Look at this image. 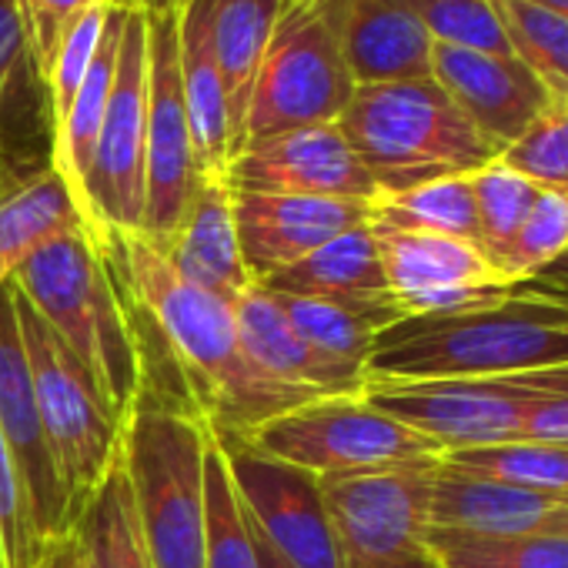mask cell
Segmentation results:
<instances>
[{
	"label": "cell",
	"instance_id": "b9f144b4",
	"mask_svg": "<svg viewBox=\"0 0 568 568\" xmlns=\"http://www.w3.org/2000/svg\"><path fill=\"white\" fill-rule=\"evenodd\" d=\"M518 442H568V365L548 368V395L528 408Z\"/></svg>",
	"mask_w": 568,
	"mask_h": 568
},
{
	"label": "cell",
	"instance_id": "cb8c5ba5",
	"mask_svg": "<svg viewBox=\"0 0 568 568\" xmlns=\"http://www.w3.org/2000/svg\"><path fill=\"white\" fill-rule=\"evenodd\" d=\"M84 224L64 178L48 164L18 171L0 141V284L51 237Z\"/></svg>",
	"mask_w": 568,
	"mask_h": 568
},
{
	"label": "cell",
	"instance_id": "7402d4cb",
	"mask_svg": "<svg viewBox=\"0 0 568 568\" xmlns=\"http://www.w3.org/2000/svg\"><path fill=\"white\" fill-rule=\"evenodd\" d=\"M161 254L187 284L231 305L251 288L254 281L241 261L231 187L224 178H201L178 234L161 247Z\"/></svg>",
	"mask_w": 568,
	"mask_h": 568
},
{
	"label": "cell",
	"instance_id": "9c48e42d",
	"mask_svg": "<svg viewBox=\"0 0 568 568\" xmlns=\"http://www.w3.org/2000/svg\"><path fill=\"white\" fill-rule=\"evenodd\" d=\"M548 395V368L501 378L368 382L365 402L432 438L445 455L521 438L528 408Z\"/></svg>",
	"mask_w": 568,
	"mask_h": 568
},
{
	"label": "cell",
	"instance_id": "60d3db41",
	"mask_svg": "<svg viewBox=\"0 0 568 568\" xmlns=\"http://www.w3.org/2000/svg\"><path fill=\"white\" fill-rule=\"evenodd\" d=\"M21 14V31H24V51H28V68L41 84H48L51 64L61 51V41L74 28V21L91 11L101 0H14Z\"/></svg>",
	"mask_w": 568,
	"mask_h": 568
},
{
	"label": "cell",
	"instance_id": "e575fe53",
	"mask_svg": "<svg viewBox=\"0 0 568 568\" xmlns=\"http://www.w3.org/2000/svg\"><path fill=\"white\" fill-rule=\"evenodd\" d=\"M471 194L478 211V244L485 257L498 267L538 194V184L505 168L501 161H491L471 174Z\"/></svg>",
	"mask_w": 568,
	"mask_h": 568
},
{
	"label": "cell",
	"instance_id": "7bdbcfd3",
	"mask_svg": "<svg viewBox=\"0 0 568 568\" xmlns=\"http://www.w3.org/2000/svg\"><path fill=\"white\" fill-rule=\"evenodd\" d=\"M28 64L24 31L14 0H0V94L11 91L14 74Z\"/></svg>",
	"mask_w": 568,
	"mask_h": 568
},
{
	"label": "cell",
	"instance_id": "30bf717a",
	"mask_svg": "<svg viewBox=\"0 0 568 568\" xmlns=\"http://www.w3.org/2000/svg\"><path fill=\"white\" fill-rule=\"evenodd\" d=\"M442 458L318 475L322 501L345 558L358 568L425 541Z\"/></svg>",
	"mask_w": 568,
	"mask_h": 568
},
{
	"label": "cell",
	"instance_id": "681fc988",
	"mask_svg": "<svg viewBox=\"0 0 568 568\" xmlns=\"http://www.w3.org/2000/svg\"><path fill=\"white\" fill-rule=\"evenodd\" d=\"M531 4H538V8H545V11H551V14L568 21V0H531Z\"/></svg>",
	"mask_w": 568,
	"mask_h": 568
},
{
	"label": "cell",
	"instance_id": "1f68e13d",
	"mask_svg": "<svg viewBox=\"0 0 568 568\" xmlns=\"http://www.w3.org/2000/svg\"><path fill=\"white\" fill-rule=\"evenodd\" d=\"M508 51L545 84L555 101H568V21L531 0H488Z\"/></svg>",
	"mask_w": 568,
	"mask_h": 568
},
{
	"label": "cell",
	"instance_id": "f1b7e54d",
	"mask_svg": "<svg viewBox=\"0 0 568 568\" xmlns=\"http://www.w3.org/2000/svg\"><path fill=\"white\" fill-rule=\"evenodd\" d=\"M74 535L81 545V568H151L121 452L74 521Z\"/></svg>",
	"mask_w": 568,
	"mask_h": 568
},
{
	"label": "cell",
	"instance_id": "d4e9b609",
	"mask_svg": "<svg viewBox=\"0 0 568 568\" xmlns=\"http://www.w3.org/2000/svg\"><path fill=\"white\" fill-rule=\"evenodd\" d=\"M271 295L295 298H328V302H365V305H395L382 254L372 234V221L358 224L328 244L315 247L292 267L274 271L261 281Z\"/></svg>",
	"mask_w": 568,
	"mask_h": 568
},
{
	"label": "cell",
	"instance_id": "5bb4252c",
	"mask_svg": "<svg viewBox=\"0 0 568 568\" xmlns=\"http://www.w3.org/2000/svg\"><path fill=\"white\" fill-rule=\"evenodd\" d=\"M372 234L388 292L405 318L488 308L515 288V281H508L478 244L378 221H372Z\"/></svg>",
	"mask_w": 568,
	"mask_h": 568
},
{
	"label": "cell",
	"instance_id": "8992f818",
	"mask_svg": "<svg viewBox=\"0 0 568 568\" xmlns=\"http://www.w3.org/2000/svg\"><path fill=\"white\" fill-rule=\"evenodd\" d=\"M338 24L342 0H284L247 98L237 151L257 138L342 121L355 81Z\"/></svg>",
	"mask_w": 568,
	"mask_h": 568
},
{
	"label": "cell",
	"instance_id": "f35d334b",
	"mask_svg": "<svg viewBox=\"0 0 568 568\" xmlns=\"http://www.w3.org/2000/svg\"><path fill=\"white\" fill-rule=\"evenodd\" d=\"M44 548L48 545L38 535L18 458L0 432V551H4V568H38Z\"/></svg>",
	"mask_w": 568,
	"mask_h": 568
},
{
	"label": "cell",
	"instance_id": "f546056e",
	"mask_svg": "<svg viewBox=\"0 0 568 568\" xmlns=\"http://www.w3.org/2000/svg\"><path fill=\"white\" fill-rule=\"evenodd\" d=\"M372 221L402 227V231H428V234H445V237L478 244V211H475V194H471V174L428 181L402 194H382L372 204Z\"/></svg>",
	"mask_w": 568,
	"mask_h": 568
},
{
	"label": "cell",
	"instance_id": "2e32d148",
	"mask_svg": "<svg viewBox=\"0 0 568 568\" xmlns=\"http://www.w3.org/2000/svg\"><path fill=\"white\" fill-rule=\"evenodd\" d=\"M0 432H4L18 458L41 541L51 545L71 535L74 528L68 515V495L41 425L31 362L18 318V295L11 281L0 284Z\"/></svg>",
	"mask_w": 568,
	"mask_h": 568
},
{
	"label": "cell",
	"instance_id": "4316f807",
	"mask_svg": "<svg viewBox=\"0 0 568 568\" xmlns=\"http://www.w3.org/2000/svg\"><path fill=\"white\" fill-rule=\"evenodd\" d=\"M284 0H207L211 51L221 71L231 114V158L241 144V124L261 61L267 54Z\"/></svg>",
	"mask_w": 568,
	"mask_h": 568
},
{
	"label": "cell",
	"instance_id": "f907efd6",
	"mask_svg": "<svg viewBox=\"0 0 568 568\" xmlns=\"http://www.w3.org/2000/svg\"><path fill=\"white\" fill-rule=\"evenodd\" d=\"M4 101H8V91H4V94H0V118H4Z\"/></svg>",
	"mask_w": 568,
	"mask_h": 568
},
{
	"label": "cell",
	"instance_id": "3957f363",
	"mask_svg": "<svg viewBox=\"0 0 568 568\" xmlns=\"http://www.w3.org/2000/svg\"><path fill=\"white\" fill-rule=\"evenodd\" d=\"M11 284L88 365L111 412L124 422L148 385V362L101 241L84 224L61 231L14 271Z\"/></svg>",
	"mask_w": 568,
	"mask_h": 568
},
{
	"label": "cell",
	"instance_id": "ee69618b",
	"mask_svg": "<svg viewBox=\"0 0 568 568\" xmlns=\"http://www.w3.org/2000/svg\"><path fill=\"white\" fill-rule=\"evenodd\" d=\"M358 568H442V561L422 541V545H415L408 551H398V555H388V558H378V561H368V565H358Z\"/></svg>",
	"mask_w": 568,
	"mask_h": 568
},
{
	"label": "cell",
	"instance_id": "836d02e7",
	"mask_svg": "<svg viewBox=\"0 0 568 568\" xmlns=\"http://www.w3.org/2000/svg\"><path fill=\"white\" fill-rule=\"evenodd\" d=\"M425 545L442 568H568V538L555 535L488 538L428 528Z\"/></svg>",
	"mask_w": 568,
	"mask_h": 568
},
{
	"label": "cell",
	"instance_id": "d6986e66",
	"mask_svg": "<svg viewBox=\"0 0 568 568\" xmlns=\"http://www.w3.org/2000/svg\"><path fill=\"white\" fill-rule=\"evenodd\" d=\"M428 528L488 535V538H518V535L568 538V491L505 485V481L448 468L442 462L435 475Z\"/></svg>",
	"mask_w": 568,
	"mask_h": 568
},
{
	"label": "cell",
	"instance_id": "d6a6232c",
	"mask_svg": "<svg viewBox=\"0 0 568 568\" xmlns=\"http://www.w3.org/2000/svg\"><path fill=\"white\" fill-rule=\"evenodd\" d=\"M442 462L448 468L505 485L568 491V442H505L468 452H448L442 455Z\"/></svg>",
	"mask_w": 568,
	"mask_h": 568
},
{
	"label": "cell",
	"instance_id": "8d00e7d4",
	"mask_svg": "<svg viewBox=\"0 0 568 568\" xmlns=\"http://www.w3.org/2000/svg\"><path fill=\"white\" fill-rule=\"evenodd\" d=\"M498 161L538 187L568 191V101L551 98V104L498 154Z\"/></svg>",
	"mask_w": 568,
	"mask_h": 568
},
{
	"label": "cell",
	"instance_id": "74e56055",
	"mask_svg": "<svg viewBox=\"0 0 568 568\" xmlns=\"http://www.w3.org/2000/svg\"><path fill=\"white\" fill-rule=\"evenodd\" d=\"M435 44H455L481 54H511L488 0H405Z\"/></svg>",
	"mask_w": 568,
	"mask_h": 568
},
{
	"label": "cell",
	"instance_id": "816d5d0a",
	"mask_svg": "<svg viewBox=\"0 0 568 568\" xmlns=\"http://www.w3.org/2000/svg\"><path fill=\"white\" fill-rule=\"evenodd\" d=\"M0 568H4V551H0Z\"/></svg>",
	"mask_w": 568,
	"mask_h": 568
},
{
	"label": "cell",
	"instance_id": "9a60e30c",
	"mask_svg": "<svg viewBox=\"0 0 568 568\" xmlns=\"http://www.w3.org/2000/svg\"><path fill=\"white\" fill-rule=\"evenodd\" d=\"M224 184L244 194L378 201V184L338 124L295 128L247 141L227 161Z\"/></svg>",
	"mask_w": 568,
	"mask_h": 568
},
{
	"label": "cell",
	"instance_id": "44dd1931",
	"mask_svg": "<svg viewBox=\"0 0 568 568\" xmlns=\"http://www.w3.org/2000/svg\"><path fill=\"white\" fill-rule=\"evenodd\" d=\"M338 31L355 88L432 78L435 41L405 0H342Z\"/></svg>",
	"mask_w": 568,
	"mask_h": 568
},
{
	"label": "cell",
	"instance_id": "ffe728a7",
	"mask_svg": "<svg viewBox=\"0 0 568 568\" xmlns=\"http://www.w3.org/2000/svg\"><path fill=\"white\" fill-rule=\"evenodd\" d=\"M234 322L237 338L247 352V358L274 382L308 392L315 398H358L368 388L365 368L335 362L322 355L315 345H308L288 315L281 312L277 298L264 292L261 284L234 302Z\"/></svg>",
	"mask_w": 568,
	"mask_h": 568
},
{
	"label": "cell",
	"instance_id": "e0dca14e",
	"mask_svg": "<svg viewBox=\"0 0 568 568\" xmlns=\"http://www.w3.org/2000/svg\"><path fill=\"white\" fill-rule=\"evenodd\" d=\"M234 231L244 271L254 284L292 267L332 237L368 224V201L302 197V194H244L231 191Z\"/></svg>",
	"mask_w": 568,
	"mask_h": 568
},
{
	"label": "cell",
	"instance_id": "5b68a950",
	"mask_svg": "<svg viewBox=\"0 0 568 568\" xmlns=\"http://www.w3.org/2000/svg\"><path fill=\"white\" fill-rule=\"evenodd\" d=\"M338 128L378 184V197L442 178H468L501 154L435 78L355 88Z\"/></svg>",
	"mask_w": 568,
	"mask_h": 568
},
{
	"label": "cell",
	"instance_id": "ab89813d",
	"mask_svg": "<svg viewBox=\"0 0 568 568\" xmlns=\"http://www.w3.org/2000/svg\"><path fill=\"white\" fill-rule=\"evenodd\" d=\"M104 21H108V8L104 4H94L91 11H84L74 21V28L61 41V51H58V58L51 64V74H48V84H44L48 88L51 134L68 118L71 101H74V94L84 84V74L91 71V61H94V54L101 48V38H104Z\"/></svg>",
	"mask_w": 568,
	"mask_h": 568
},
{
	"label": "cell",
	"instance_id": "d590c367",
	"mask_svg": "<svg viewBox=\"0 0 568 568\" xmlns=\"http://www.w3.org/2000/svg\"><path fill=\"white\" fill-rule=\"evenodd\" d=\"M568 254V191L538 187L518 234L511 237L498 271L508 281H528Z\"/></svg>",
	"mask_w": 568,
	"mask_h": 568
},
{
	"label": "cell",
	"instance_id": "ac0fdd59",
	"mask_svg": "<svg viewBox=\"0 0 568 568\" xmlns=\"http://www.w3.org/2000/svg\"><path fill=\"white\" fill-rule=\"evenodd\" d=\"M432 78L498 151L515 144L551 104L545 84L515 54H481L455 44H435Z\"/></svg>",
	"mask_w": 568,
	"mask_h": 568
},
{
	"label": "cell",
	"instance_id": "7a4b0ae2",
	"mask_svg": "<svg viewBox=\"0 0 568 568\" xmlns=\"http://www.w3.org/2000/svg\"><path fill=\"white\" fill-rule=\"evenodd\" d=\"M568 365V292L538 277L488 305L402 318L375 338L368 382L501 378Z\"/></svg>",
	"mask_w": 568,
	"mask_h": 568
},
{
	"label": "cell",
	"instance_id": "c3c4849f",
	"mask_svg": "<svg viewBox=\"0 0 568 568\" xmlns=\"http://www.w3.org/2000/svg\"><path fill=\"white\" fill-rule=\"evenodd\" d=\"M251 528H254V521H251ZM254 548H257V565H261V568H292L288 561H284V558L261 538L257 528H254Z\"/></svg>",
	"mask_w": 568,
	"mask_h": 568
},
{
	"label": "cell",
	"instance_id": "f6af8a7d",
	"mask_svg": "<svg viewBox=\"0 0 568 568\" xmlns=\"http://www.w3.org/2000/svg\"><path fill=\"white\" fill-rule=\"evenodd\" d=\"M38 568H81V545H78V535H64L58 541H51L38 561Z\"/></svg>",
	"mask_w": 568,
	"mask_h": 568
},
{
	"label": "cell",
	"instance_id": "8fae6325",
	"mask_svg": "<svg viewBox=\"0 0 568 568\" xmlns=\"http://www.w3.org/2000/svg\"><path fill=\"white\" fill-rule=\"evenodd\" d=\"M144 148H148V18L124 14L118 74L101 124L91 181L88 231H141L144 217Z\"/></svg>",
	"mask_w": 568,
	"mask_h": 568
},
{
	"label": "cell",
	"instance_id": "6da1fadb",
	"mask_svg": "<svg viewBox=\"0 0 568 568\" xmlns=\"http://www.w3.org/2000/svg\"><path fill=\"white\" fill-rule=\"evenodd\" d=\"M98 241L131 312L164 342L191 408L211 428L247 435L284 412L318 402L267 378L237 338L234 305L187 284L148 237L108 231Z\"/></svg>",
	"mask_w": 568,
	"mask_h": 568
},
{
	"label": "cell",
	"instance_id": "ba28073f",
	"mask_svg": "<svg viewBox=\"0 0 568 568\" xmlns=\"http://www.w3.org/2000/svg\"><path fill=\"white\" fill-rule=\"evenodd\" d=\"M244 442L312 475L362 471L445 455L432 438L378 412L362 395L308 402L257 425L244 435Z\"/></svg>",
	"mask_w": 568,
	"mask_h": 568
},
{
	"label": "cell",
	"instance_id": "4dcf8cb0",
	"mask_svg": "<svg viewBox=\"0 0 568 568\" xmlns=\"http://www.w3.org/2000/svg\"><path fill=\"white\" fill-rule=\"evenodd\" d=\"M204 568H261L251 518L211 425L204 452Z\"/></svg>",
	"mask_w": 568,
	"mask_h": 568
},
{
	"label": "cell",
	"instance_id": "4fadbf2b",
	"mask_svg": "<svg viewBox=\"0 0 568 568\" xmlns=\"http://www.w3.org/2000/svg\"><path fill=\"white\" fill-rule=\"evenodd\" d=\"M211 432L227 458L234 488L261 538L292 568H345L322 501L318 475L257 452L237 432Z\"/></svg>",
	"mask_w": 568,
	"mask_h": 568
},
{
	"label": "cell",
	"instance_id": "603a6c76",
	"mask_svg": "<svg viewBox=\"0 0 568 568\" xmlns=\"http://www.w3.org/2000/svg\"><path fill=\"white\" fill-rule=\"evenodd\" d=\"M178 71L197 168L204 178H224L231 161V114L211 51L207 0H181L178 4Z\"/></svg>",
	"mask_w": 568,
	"mask_h": 568
},
{
	"label": "cell",
	"instance_id": "83f0119b",
	"mask_svg": "<svg viewBox=\"0 0 568 568\" xmlns=\"http://www.w3.org/2000/svg\"><path fill=\"white\" fill-rule=\"evenodd\" d=\"M274 298L308 345L355 368H368L375 338L405 318L398 305L328 302V298H295V295H274Z\"/></svg>",
	"mask_w": 568,
	"mask_h": 568
},
{
	"label": "cell",
	"instance_id": "7c38bea8",
	"mask_svg": "<svg viewBox=\"0 0 568 568\" xmlns=\"http://www.w3.org/2000/svg\"><path fill=\"white\" fill-rule=\"evenodd\" d=\"M178 71V11L148 18V148L141 237L164 247L201 184Z\"/></svg>",
	"mask_w": 568,
	"mask_h": 568
},
{
	"label": "cell",
	"instance_id": "bcb514c9",
	"mask_svg": "<svg viewBox=\"0 0 568 568\" xmlns=\"http://www.w3.org/2000/svg\"><path fill=\"white\" fill-rule=\"evenodd\" d=\"M101 4L111 8V11H121V14H144V18H154V14L178 11L181 0H101Z\"/></svg>",
	"mask_w": 568,
	"mask_h": 568
},
{
	"label": "cell",
	"instance_id": "7dc6e473",
	"mask_svg": "<svg viewBox=\"0 0 568 568\" xmlns=\"http://www.w3.org/2000/svg\"><path fill=\"white\" fill-rule=\"evenodd\" d=\"M535 277H538L541 284H551V288H558V292H568V254H565V257H558L551 267L538 271Z\"/></svg>",
	"mask_w": 568,
	"mask_h": 568
},
{
	"label": "cell",
	"instance_id": "484cf974",
	"mask_svg": "<svg viewBox=\"0 0 568 568\" xmlns=\"http://www.w3.org/2000/svg\"><path fill=\"white\" fill-rule=\"evenodd\" d=\"M121 31H124V14L108 8L104 38H101V48H98V54L91 61V71L84 74V84L74 94L68 118L51 134V168L64 178L71 197H74V204L81 211L84 227H88V181H91V164H94L101 124H104V114H108L111 84H114V74H118Z\"/></svg>",
	"mask_w": 568,
	"mask_h": 568
},
{
	"label": "cell",
	"instance_id": "52a82bcc",
	"mask_svg": "<svg viewBox=\"0 0 568 568\" xmlns=\"http://www.w3.org/2000/svg\"><path fill=\"white\" fill-rule=\"evenodd\" d=\"M18 295L21 335L31 362L41 425L68 495L71 528L101 488L121 452V418L111 412L88 365L58 338V332Z\"/></svg>",
	"mask_w": 568,
	"mask_h": 568
},
{
	"label": "cell",
	"instance_id": "277c9868",
	"mask_svg": "<svg viewBox=\"0 0 568 568\" xmlns=\"http://www.w3.org/2000/svg\"><path fill=\"white\" fill-rule=\"evenodd\" d=\"M204 452L207 422L144 388L121 425L141 541L151 568H204Z\"/></svg>",
	"mask_w": 568,
	"mask_h": 568
}]
</instances>
